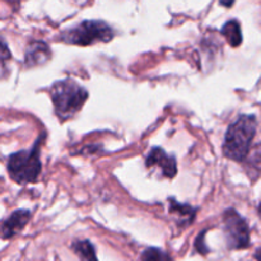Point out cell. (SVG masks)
Masks as SVG:
<instances>
[{"label":"cell","instance_id":"obj_1","mask_svg":"<svg viewBox=\"0 0 261 261\" xmlns=\"http://www.w3.org/2000/svg\"><path fill=\"white\" fill-rule=\"evenodd\" d=\"M256 127L257 121L254 115H241L232 122L224 137V157L236 162H244L249 155Z\"/></svg>","mask_w":261,"mask_h":261},{"label":"cell","instance_id":"obj_2","mask_svg":"<svg viewBox=\"0 0 261 261\" xmlns=\"http://www.w3.org/2000/svg\"><path fill=\"white\" fill-rule=\"evenodd\" d=\"M50 94L55 112L60 120H68L74 116L88 98V92L86 88L79 86L73 79L54 83Z\"/></svg>","mask_w":261,"mask_h":261},{"label":"cell","instance_id":"obj_3","mask_svg":"<svg viewBox=\"0 0 261 261\" xmlns=\"http://www.w3.org/2000/svg\"><path fill=\"white\" fill-rule=\"evenodd\" d=\"M45 139V134L36 140L32 149L20 150V152L13 153L8 158V173L9 177L17 184H30L36 182L41 173L40 153L41 144Z\"/></svg>","mask_w":261,"mask_h":261},{"label":"cell","instance_id":"obj_4","mask_svg":"<svg viewBox=\"0 0 261 261\" xmlns=\"http://www.w3.org/2000/svg\"><path fill=\"white\" fill-rule=\"evenodd\" d=\"M115 32L103 20H83L61 32L60 41L76 46H89L97 42H110Z\"/></svg>","mask_w":261,"mask_h":261},{"label":"cell","instance_id":"obj_5","mask_svg":"<svg viewBox=\"0 0 261 261\" xmlns=\"http://www.w3.org/2000/svg\"><path fill=\"white\" fill-rule=\"evenodd\" d=\"M223 229L229 249L241 250L250 246V228L246 219L234 209H227L223 214Z\"/></svg>","mask_w":261,"mask_h":261},{"label":"cell","instance_id":"obj_6","mask_svg":"<svg viewBox=\"0 0 261 261\" xmlns=\"http://www.w3.org/2000/svg\"><path fill=\"white\" fill-rule=\"evenodd\" d=\"M147 167H161L162 175L167 178H173L177 173V162L175 155H170L166 153L165 149L160 147L152 148L145 160Z\"/></svg>","mask_w":261,"mask_h":261},{"label":"cell","instance_id":"obj_7","mask_svg":"<svg viewBox=\"0 0 261 261\" xmlns=\"http://www.w3.org/2000/svg\"><path fill=\"white\" fill-rule=\"evenodd\" d=\"M31 218V212L25 211V209H19V211H15L3 222L2 226V237L4 240L10 239V237L15 236L17 233H19L23 228L25 227V224L28 223Z\"/></svg>","mask_w":261,"mask_h":261},{"label":"cell","instance_id":"obj_8","mask_svg":"<svg viewBox=\"0 0 261 261\" xmlns=\"http://www.w3.org/2000/svg\"><path fill=\"white\" fill-rule=\"evenodd\" d=\"M51 51L48 46L42 41H33L25 48L24 64L28 68L38 66L41 64H45L50 60Z\"/></svg>","mask_w":261,"mask_h":261},{"label":"cell","instance_id":"obj_9","mask_svg":"<svg viewBox=\"0 0 261 261\" xmlns=\"http://www.w3.org/2000/svg\"><path fill=\"white\" fill-rule=\"evenodd\" d=\"M222 35L226 37L227 42L232 46V47H239L242 43V32H241V25L240 22L236 19H231L221 30Z\"/></svg>","mask_w":261,"mask_h":261},{"label":"cell","instance_id":"obj_10","mask_svg":"<svg viewBox=\"0 0 261 261\" xmlns=\"http://www.w3.org/2000/svg\"><path fill=\"white\" fill-rule=\"evenodd\" d=\"M196 209L191 208L190 205L186 204H180L175 200V199H170V213L175 214V216L180 217V224L186 223L190 224L193 222L194 217H195Z\"/></svg>","mask_w":261,"mask_h":261},{"label":"cell","instance_id":"obj_11","mask_svg":"<svg viewBox=\"0 0 261 261\" xmlns=\"http://www.w3.org/2000/svg\"><path fill=\"white\" fill-rule=\"evenodd\" d=\"M71 249L75 252L76 256L81 259V261H98L96 256V250L94 246L88 241H75L71 245Z\"/></svg>","mask_w":261,"mask_h":261},{"label":"cell","instance_id":"obj_12","mask_svg":"<svg viewBox=\"0 0 261 261\" xmlns=\"http://www.w3.org/2000/svg\"><path fill=\"white\" fill-rule=\"evenodd\" d=\"M143 261H172L170 259L166 252H163L162 250L155 249V247H149V249L145 250L142 255Z\"/></svg>","mask_w":261,"mask_h":261},{"label":"cell","instance_id":"obj_13","mask_svg":"<svg viewBox=\"0 0 261 261\" xmlns=\"http://www.w3.org/2000/svg\"><path fill=\"white\" fill-rule=\"evenodd\" d=\"M249 166L251 167V171H256L257 176L261 173V144L257 145L256 149L254 150L249 160Z\"/></svg>","mask_w":261,"mask_h":261},{"label":"cell","instance_id":"obj_14","mask_svg":"<svg viewBox=\"0 0 261 261\" xmlns=\"http://www.w3.org/2000/svg\"><path fill=\"white\" fill-rule=\"evenodd\" d=\"M205 233L206 231H201L195 240V249L196 251L200 252L201 255H206L209 252V249L205 245Z\"/></svg>","mask_w":261,"mask_h":261},{"label":"cell","instance_id":"obj_15","mask_svg":"<svg viewBox=\"0 0 261 261\" xmlns=\"http://www.w3.org/2000/svg\"><path fill=\"white\" fill-rule=\"evenodd\" d=\"M2 54H3V56H2L3 61H5V59H7V56H8V58H10V54L8 53L7 43H5V41H3V50H2Z\"/></svg>","mask_w":261,"mask_h":261},{"label":"cell","instance_id":"obj_16","mask_svg":"<svg viewBox=\"0 0 261 261\" xmlns=\"http://www.w3.org/2000/svg\"><path fill=\"white\" fill-rule=\"evenodd\" d=\"M219 4L226 8H231L234 4V0H219Z\"/></svg>","mask_w":261,"mask_h":261},{"label":"cell","instance_id":"obj_17","mask_svg":"<svg viewBox=\"0 0 261 261\" xmlns=\"http://www.w3.org/2000/svg\"><path fill=\"white\" fill-rule=\"evenodd\" d=\"M255 259H256L257 261H261V249H259L256 251V254H255Z\"/></svg>","mask_w":261,"mask_h":261},{"label":"cell","instance_id":"obj_18","mask_svg":"<svg viewBox=\"0 0 261 261\" xmlns=\"http://www.w3.org/2000/svg\"><path fill=\"white\" fill-rule=\"evenodd\" d=\"M257 212H259V216H260V218H261V204L259 205V208H257Z\"/></svg>","mask_w":261,"mask_h":261}]
</instances>
